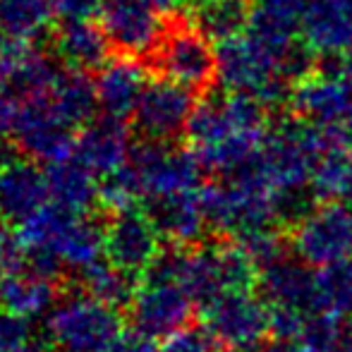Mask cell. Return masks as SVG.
<instances>
[{
	"instance_id": "obj_1",
	"label": "cell",
	"mask_w": 352,
	"mask_h": 352,
	"mask_svg": "<svg viewBox=\"0 0 352 352\" xmlns=\"http://www.w3.org/2000/svg\"><path fill=\"white\" fill-rule=\"evenodd\" d=\"M254 261L232 245H197L163 250L156 264L142 276L151 283H175L195 305H211L213 300L232 292H252L256 285Z\"/></svg>"
},
{
	"instance_id": "obj_2",
	"label": "cell",
	"mask_w": 352,
	"mask_h": 352,
	"mask_svg": "<svg viewBox=\"0 0 352 352\" xmlns=\"http://www.w3.org/2000/svg\"><path fill=\"white\" fill-rule=\"evenodd\" d=\"M22 240L27 254H51L77 276L101 264L106 256V228L94 218L74 216V213L48 204L22 226Z\"/></svg>"
},
{
	"instance_id": "obj_3",
	"label": "cell",
	"mask_w": 352,
	"mask_h": 352,
	"mask_svg": "<svg viewBox=\"0 0 352 352\" xmlns=\"http://www.w3.org/2000/svg\"><path fill=\"white\" fill-rule=\"evenodd\" d=\"M216 53L218 82L228 89V94H245L266 108L290 101L295 87L285 77L283 58L254 41L250 34L221 43L216 46Z\"/></svg>"
},
{
	"instance_id": "obj_4",
	"label": "cell",
	"mask_w": 352,
	"mask_h": 352,
	"mask_svg": "<svg viewBox=\"0 0 352 352\" xmlns=\"http://www.w3.org/2000/svg\"><path fill=\"white\" fill-rule=\"evenodd\" d=\"M329 148H333L329 137L300 118H285L269 127L261 144V163L274 192L311 187V175Z\"/></svg>"
},
{
	"instance_id": "obj_5",
	"label": "cell",
	"mask_w": 352,
	"mask_h": 352,
	"mask_svg": "<svg viewBox=\"0 0 352 352\" xmlns=\"http://www.w3.org/2000/svg\"><path fill=\"white\" fill-rule=\"evenodd\" d=\"M120 331V311L82 290L63 297L46 316V336L56 352H103Z\"/></svg>"
},
{
	"instance_id": "obj_6",
	"label": "cell",
	"mask_w": 352,
	"mask_h": 352,
	"mask_svg": "<svg viewBox=\"0 0 352 352\" xmlns=\"http://www.w3.org/2000/svg\"><path fill=\"white\" fill-rule=\"evenodd\" d=\"M269 132L266 106L245 94H211L197 108L187 122V140L192 151L213 148L240 137L264 140Z\"/></svg>"
},
{
	"instance_id": "obj_7",
	"label": "cell",
	"mask_w": 352,
	"mask_h": 352,
	"mask_svg": "<svg viewBox=\"0 0 352 352\" xmlns=\"http://www.w3.org/2000/svg\"><path fill=\"white\" fill-rule=\"evenodd\" d=\"M130 168L140 182L142 199H156L168 195H185L199 192L201 168L195 151H187L170 142H148L135 144L130 156Z\"/></svg>"
},
{
	"instance_id": "obj_8",
	"label": "cell",
	"mask_w": 352,
	"mask_h": 352,
	"mask_svg": "<svg viewBox=\"0 0 352 352\" xmlns=\"http://www.w3.org/2000/svg\"><path fill=\"white\" fill-rule=\"evenodd\" d=\"M153 65L163 79L185 87L187 91H209L218 79V53L204 34L192 24H175L166 32L153 53Z\"/></svg>"
},
{
	"instance_id": "obj_9",
	"label": "cell",
	"mask_w": 352,
	"mask_h": 352,
	"mask_svg": "<svg viewBox=\"0 0 352 352\" xmlns=\"http://www.w3.org/2000/svg\"><path fill=\"white\" fill-rule=\"evenodd\" d=\"M201 326L230 352L259 348L271 333V307L254 292L218 297L201 309Z\"/></svg>"
},
{
	"instance_id": "obj_10",
	"label": "cell",
	"mask_w": 352,
	"mask_h": 352,
	"mask_svg": "<svg viewBox=\"0 0 352 352\" xmlns=\"http://www.w3.org/2000/svg\"><path fill=\"white\" fill-rule=\"evenodd\" d=\"M74 127L58 116L51 96H38L19 101V118L14 125V142L19 153L41 161L46 166H58L74 158L77 137Z\"/></svg>"
},
{
	"instance_id": "obj_11",
	"label": "cell",
	"mask_w": 352,
	"mask_h": 352,
	"mask_svg": "<svg viewBox=\"0 0 352 352\" xmlns=\"http://www.w3.org/2000/svg\"><path fill=\"white\" fill-rule=\"evenodd\" d=\"M292 252L311 269L352 259V206H316L292 232Z\"/></svg>"
},
{
	"instance_id": "obj_12",
	"label": "cell",
	"mask_w": 352,
	"mask_h": 352,
	"mask_svg": "<svg viewBox=\"0 0 352 352\" xmlns=\"http://www.w3.org/2000/svg\"><path fill=\"white\" fill-rule=\"evenodd\" d=\"M161 235L140 206L116 211L106 223V261L122 274H146L161 256Z\"/></svg>"
},
{
	"instance_id": "obj_13",
	"label": "cell",
	"mask_w": 352,
	"mask_h": 352,
	"mask_svg": "<svg viewBox=\"0 0 352 352\" xmlns=\"http://www.w3.org/2000/svg\"><path fill=\"white\" fill-rule=\"evenodd\" d=\"M195 314L192 297L175 283L142 280L130 307L132 329L148 340H168L190 326Z\"/></svg>"
},
{
	"instance_id": "obj_14",
	"label": "cell",
	"mask_w": 352,
	"mask_h": 352,
	"mask_svg": "<svg viewBox=\"0 0 352 352\" xmlns=\"http://www.w3.org/2000/svg\"><path fill=\"white\" fill-rule=\"evenodd\" d=\"M101 27L122 56H153L166 36L163 17L146 0H103Z\"/></svg>"
},
{
	"instance_id": "obj_15",
	"label": "cell",
	"mask_w": 352,
	"mask_h": 352,
	"mask_svg": "<svg viewBox=\"0 0 352 352\" xmlns=\"http://www.w3.org/2000/svg\"><path fill=\"white\" fill-rule=\"evenodd\" d=\"M195 108V94L185 87L170 79H148L132 120L144 140L173 142L177 135H185Z\"/></svg>"
},
{
	"instance_id": "obj_16",
	"label": "cell",
	"mask_w": 352,
	"mask_h": 352,
	"mask_svg": "<svg viewBox=\"0 0 352 352\" xmlns=\"http://www.w3.org/2000/svg\"><path fill=\"white\" fill-rule=\"evenodd\" d=\"M256 290L271 309L316 314V269L305 264L295 252L259 269Z\"/></svg>"
},
{
	"instance_id": "obj_17",
	"label": "cell",
	"mask_w": 352,
	"mask_h": 352,
	"mask_svg": "<svg viewBox=\"0 0 352 352\" xmlns=\"http://www.w3.org/2000/svg\"><path fill=\"white\" fill-rule=\"evenodd\" d=\"M290 106L295 111V118L331 132L350 113L352 89L338 72H316L292 89Z\"/></svg>"
},
{
	"instance_id": "obj_18",
	"label": "cell",
	"mask_w": 352,
	"mask_h": 352,
	"mask_svg": "<svg viewBox=\"0 0 352 352\" xmlns=\"http://www.w3.org/2000/svg\"><path fill=\"white\" fill-rule=\"evenodd\" d=\"M51 201L46 170H38L36 163L17 161L0 168V221L24 223L43 211Z\"/></svg>"
},
{
	"instance_id": "obj_19",
	"label": "cell",
	"mask_w": 352,
	"mask_h": 352,
	"mask_svg": "<svg viewBox=\"0 0 352 352\" xmlns=\"http://www.w3.org/2000/svg\"><path fill=\"white\" fill-rule=\"evenodd\" d=\"M132 137L125 120L101 116L91 120L77 137V151L74 156L94 173V175L108 177L122 170L132 156Z\"/></svg>"
},
{
	"instance_id": "obj_20",
	"label": "cell",
	"mask_w": 352,
	"mask_h": 352,
	"mask_svg": "<svg viewBox=\"0 0 352 352\" xmlns=\"http://www.w3.org/2000/svg\"><path fill=\"white\" fill-rule=\"evenodd\" d=\"M144 211L161 240H168L173 247H197L204 232L209 230L199 192L146 199Z\"/></svg>"
},
{
	"instance_id": "obj_21",
	"label": "cell",
	"mask_w": 352,
	"mask_h": 352,
	"mask_svg": "<svg viewBox=\"0 0 352 352\" xmlns=\"http://www.w3.org/2000/svg\"><path fill=\"white\" fill-rule=\"evenodd\" d=\"M94 82H96L98 108L103 111V116L127 120L135 116L148 79L144 65L137 58L118 56L111 58L98 70V77Z\"/></svg>"
},
{
	"instance_id": "obj_22",
	"label": "cell",
	"mask_w": 352,
	"mask_h": 352,
	"mask_svg": "<svg viewBox=\"0 0 352 352\" xmlns=\"http://www.w3.org/2000/svg\"><path fill=\"white\" fill-rule=\"evenodd\" d=\"M56 305V280L34 274L29 269L0 276V311H8V314L29 321L41 314L48 316Z\"/></svg>"
},
{
	"instance_id": "obj_23",
	"label": "cell",
	"mask_w": 352,
	"mask_h": 352,
	"mask_svg": "<svg viewBox=\"0 0 352 352\" xmlns=\"http://www.w3.org/2000/svg\"><path fill=\"white\" fill-rule=\"evenodd\" d=\"M46 180L53 204L74 216H84L98 201L96 175L77 156L58 166H48Z\"/></svg>"
},
{
	"instance_id": "obj_24",
	"label": "cell",
	"mask_w": 352,
	"mask_h": 352,
	"mask_svg": "<svg viewBox=\"0 0 352 352\" xmlns=\"http://www.w3.org/2000/svg\"><path fill=\"white\" fill-rule=\"evenodd\" d=\"M56 53L65 65L72 70L89 72L101 70L108 63L111 41H108L103 27L94 22H72L63 24L56 36Z\"/></svg>"
},
{
	"instance_id": "obj_25",
	"label": "cell",
	"mask_w": 352,
	"mask_h": 352,
	"mask_svg": "<svg viewBox=\"0 0 352 352\" xmlns=\"http://www.w3.org/2000/svg\"><path fill=\"white\" fill-rule=\"evenodd\" d=\"M252 14L250 0H195L192 5V27L204 34L211 43L237 38L247 32Z\"/></svg>"
},
{
	"instance_id": "obj_26",
	"label": "cell",
	"mask_w": 352,
	"mask_h": 352,
	"mask_svg": "<svg viewBox=\"0 0 352 352\" xmlns=\"http://www.w3.org/2000/svg\"><path fill=\"white\" fill-rule=\"evenodd\" d=\"M65 72L67 70L60 58L48 56L43 51H19L8 87L12 89L19 101L51 96V91L58 87Z\"/></svg>"
},
{
	"instance_id": "obj_27",
	"label": "cell",
	"mask_w": 352,
	"mask_h": 352,
	"mask_svg": "<svg viewBox=\"0 0 352 352\" xmlns=\"http://www.w3.org/2000/svg\"><path fill=\"white\" fill-rule=\"evenodd\" d=\"M51 103L70 127H87L91 120H96L94 118L98 108L96 82L87 72L67 70L58 82V87L51 91Z\"/></svg>"
},
{
	"instance_id": "obj_28",
	"label": "cell",
	"mask_w": 352,
	"mask_h": 352,
	"mask_svg": "<svg viewBox=\"0 0 352 352\" xmlns=\"http://www.w3.org/2000/svg\"><path fill=\"white\" fill-rule=\"evenodd\" d=\"M53 19L48 0H0V32L10 43H34Z\"/></svg>"
},
{
	"instance_id": "obj_29",
	"label": "cell",
	"mask_w": 352,
	"mask_h": 352,
	"mask_svg": "<svg viewBox=\"0 0 352 352\" xmlns=\"http://www.w3.org/2000/svg\"><path fill=\"white\" fill-rule=\"evenodd\" d=\"M311 192L324 204L352 206V148L333 146L311 175Z\"/></svg>"
},
{
	"instance_id": "obj_30",
	"label": "cell",
	"mask_w": 352,
	"mask_h": 352,
	"mask_svg": "<svg viewBox=\"0 0 352 352\" xmlns=\"http://www.w3.org/2000/svg\"><path fill=\"white\" fill-rule=\"evenodd\" d=\"M82 280V292H87L89 297H94L101 305L111 307V309L120 311V309H130L132 300L137 295L135 278L127 274H122L120 269H116L108 261H101L94 269L84 271L79 276Z\"/></svg>"
},
{
	"instance_id": "obj_31",
	"label": "cell",
	"mask_w": 352,
	"mask_h": 352,
	"mask_svg": "<svg viewBox=\"0 0 352 352\" xmlns=\"http://www.w3.org/2000/svg\"><path fill=\"white\" fill-rule=\"evenodd\" d=\"M316 311L352 316V259L316 269Z\"/></svg>"
},
{
	"instance_id": "obj_32",
	"label": "cell",
	"mask_w": 352,
	"mask_h": 352,
	"mask_svg": "<svg viewBox=\"0 0 352 352\" xmlns=\"http://www.w3.org/2000/svg\"><path fill=\"white\" fill-rule=\"evenodd\" d=\"M345 329H348L345 319L316 311V314H309L297 343L305 348V352H338Z\"/></svg>"
},
{
	"instance_id": "obj_33",
	"label": "cell",
	"mask_w": 352,
	"mask_h": 352,
	"mask_svg": "<svg viewBox=\"0 0 352 352\" xmlns=\"http://www.w3.org/2000/svg\"><path fill=\"white\" fill-rule=\"evenodd\" d=\"M137 199H142V190H140V182H137L135 173H132L130 163H127L122 170L113 173V175L103 177V180L98 182V201H101L106 209H111L113 213L135 206Z\"/></svg>"
},
{
	"instance_id": "obj_34",
	"label": "cell",
	"mask_w": 352,
	"mask_h": 352,
	"mask_svg": "<svg viewBox=\"0 0 352 352\" xmlns=\"http://www.w3.org/2000/svg\"><path fill=\"white\" fill-rule=\"evenodd\" d=\"M29 266L27 245L22 240V232L14 230L10 223L0 221V276L17 274Z\"/></svg>"
},
{
	"instance_id": "obj_35",
	"label": "cell",
	"mask_w": 352,
	"mask_h": 352,
	"mask_svg": "<svg viewBox=\"0 0 352 352\" xmlns=\"http://www.w3.org/2000/svg\"><path fill=\"white\" fill-rule=\"evenodd\" d=\"M223 348L204 326H187L173 338L163 340L158 352H221Z\"/></svg>"
},
{
	"instance_id": "obj_36",
	"label": "cell",
	"mask_w": 352,
	"mask_h": 352,
	"mask_svg": "<svg viewBox=\"0 0 352 352\" xmlns=\"http://www.w3.org/2000/svg\"><path fill=\"white\" fill-rule=\"evenodd\" d=\"M29 343H34V331L29 321L0 311V352H17Z\"/></svg>"
},
{
	"instance_id": "obj_37",
	"label": "cell",
	"mask_w": 352,
	"mask_h": 352,
	"mask_svg": "<svg viewBox=\"0 0 352 352\" xmlns=\"http://www.w3.org/2000/svg\"><path fill=\"white\" fill-rule=\"evenodd\" d=\"M53 10V17L63 24L72 22H91L94 14H101L103 0H48Z\"/></svg>"
},
{
	"instance_id": "obj_38",
	"label": "cell",
	"mask_w": 352,
	"mask_h": 352,
	"mask_svg": "<svg viewBox=\"0 0 352 352\" xmlns=\"http://www.w3.org/2000/svg\"><path fill=\"white\" fill-rule=\"evenodd\" d=\"M103 352H156V345L137 329H122Z\"/></svg>"
},
{
	"instance_id": "obj_39",
	"label": "cell",
	"mask_w": 352,
	"mask_h": 352,
	"mask_svg": "<svg viewBox=\"0 0 352 352\" xmlns=\"http://www.w3.org/2000/svg\"><path fill=\"white\" fill-rule=\"evenodd\" d=\"M19 118V98L12 91L0 94V142L8 135H14V125Z\"/></svg>"
},
{
	"instance_id": "obj_40",
	"label": "cell",
	"mask_w": 352,
	"mask_h": 352,
	"mask_svg": "<svg viewBox=\"0 0 352 352\" xmlns=\"http://www.w3.org/2000/svg\"><path fill=\"white\" fill-rule=\"evenodd\" d=\"M324 132V130H321ZM326 137H329L331 146H340V148H352V108L348 116L340 120V125L336 127V130L331 132H324Z\"/></svg>"
},
{
	"instance_id": "obj_41",
	"label": "cell",
	"mask_w": 352,
	"mask_h": 352,
	"mask_svg": "<svg viewBox=\"0 0 352 352\" xmlns=\"http://www.w3.org/2000/svg\"><path fill=\"white\" fill-rule=\"evenodd\" d=\"M148 5H151L153 10H156L161 17H168V14H177L182 10V5L187 3V0H146Z\"/></svg>"
},
{
	"instance_id": "obj_42",
	"label": "cell",
	"mask_w": 352,
	"mask_h": 352,
	"mask_svg": "<svg viewBox=\"0 0 352 352\" xmlns=\"http://www.w3.org/2000/svg\"><path fill=\"white\" fill-rule=\"evenodd\" d=\"M14 60H17V53H14V48L10 46V41L5 38V34L0 32V67L12 70Z\"/></svg>"
},
{
	"instance_id": "obj_43",
	"label": "cell",
	"mask_w": 352,
	"mask_h": 352,
	"mask_svg": "<svg viewBox=\"0 0 352 352\" xmlns=\"http://www.w3.org/2000/svg\"><path fill=\"white\" fill-rule=\"evenodd\" d=\"M261 352H305L300 343H292V340H269V343L261 345Z\"/></svg>"
},
{
	"instance_id": "obj_44",
	"label": "cell",
	"mask_w": 352,
	"mask_h": 352,
	"mask_svg": "<svg viewBox=\"0 0 352 352\" xmlns=\"http://www.w3.org/2000/svg\"><path fill=\"white\" fill-rule=\"evenodd\" d=\"M338 352H352V324H348V329H345L343 343H340Z\"/></svg>"
},
{
	"instance_id": "obj_45",
	"label": "cell",
	"mask_w": 352,
	"mask_h": 352,
	"mask_svg": "<svg viewBox=\"0 0 352 352\" xmlns=\"http://www.w3.org/2000/svg\"><path fill=\"white\" fill-rule=\"evenodd\" d=\"M17 352H46V350H43V345H38V343H29V345H24V348H19Z\"/></svg>"
},
{
	"instance_id": "obj_46",
	"label": "cell",
	"mask_w": 352,
	"mask_h": 352,
	"mask_svg": "<svg viewBox=\"0 0 352 352\" xmlns=\"http://www.w3.org/2000/svg\"><path fill=\"white\" fill-rule=\"evenodd\" d=\"M240 352H261V345H259V348H252V350H240Z\"/></svg>"
},
{
	"instance_id": "obj_47",
	"label": "cell",
	"mask_w": 352,
	"mask_h": 352,
	"mask_svg": "<svg viewBox=\"0 0 352 352\" xmlns=\"http://www.w3.org/2000/svg\"><path fill=\"white\" fill-rule=\"evenodd\" d=\"M156 352H158V350H156Z\"/></svg>"
}]
</instances>
